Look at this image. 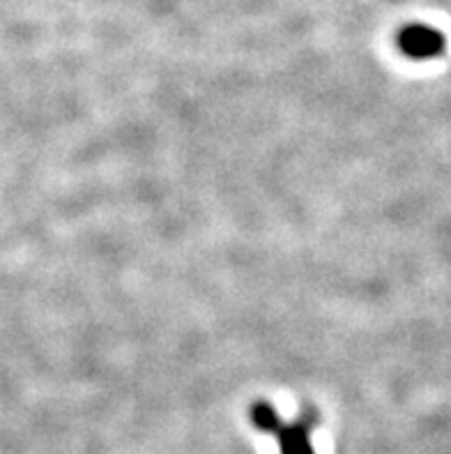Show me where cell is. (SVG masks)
Here are the masks:
<instances>
[{
    "instance_id": "6da1fadb",
    "label": "cell",
    "mask_w": 451,
    "mask_h": 454,
    "mask_svg": "<svg viewBox=\"0 0 451 454\" xmlns=\"http://www.w3.org/2000/svg\"><path fill=\"white\" fill-rule=\"evenodd\" d=\"M252 425L258 432L272 434L279 443L281 454H315L308 438V432L318 425L314 413H304L299 420L284 422V418L268 402H256L252 409Z\"/></svg>"
},
{
    "instance_id": "7a4b0ae2",
    "label": "cell",
    "mask_w": 451,
    "mask_h": 454,
    "mask_svg": "<svg viewBox=\"0 0 451 454\" xmlns=\"http://www.w3.org/2000/svg\"><path fill=\"white\" fill-rule=\"evenodd\" d=\"M396 46L410 60H433L447 51V37L442 35V30L433 28V26L410 23L399 30Z\"/></svg>"
}]
</instances>
